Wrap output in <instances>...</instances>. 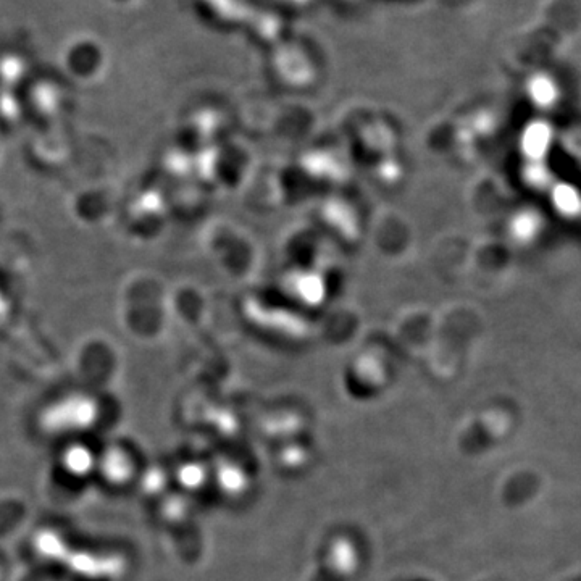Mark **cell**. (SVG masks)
Segmentation results:
<instances>
[{
    "label": "cell",
    "mask_w": 581,
    "mask_h": 581,
    "mask_svg": "<svg viewBox=\"0 0 581 581\" xmlns=\"http://www.w3.org/2000/svg\"><path fill=\"white\" fill-rule=\"evenodd\" d=\"M551 126L548 123L535 122L527 126L522 134V151L530 162H541L552 146Z\"/></svg>",
    "instance_id": "6da1fadb"
},
{
    "label": "cell",
    "mask_w": 581,
    "mask_h": 581,
    "mask_svg": "<svg viewBox=\"0 0 581 581\" xmlns=\"http://www.w3.org/2000/svg\"><path fill=\"white\" fill-rule=\"evenodd\" d=\"M349 543L351 541L344 540V538H333L328 544L325 562H327L328 570L335 577H347L354 572L356 552Z\"/></svg>",
    "instance_id": "7a4b0ae2"
},
{
    "label": "cell",
    "mask_w": 581,
    "mask_h": 581,
    "mask_svg": "<svg viewBox=\"0 0 581 581\" xmlns=\"http://www.w3.org/2000/svg\"><path fill=\"white\" fill-rule=\"evenodd\" d=\"M102 470H104L107 480L113 485H125L128 481L133 480L136 467H134L131 454L123 449H112L105 454Z\"/></svg>",
    "instance_id": "3957f363"
},
{
    "label": "cell",
    "mask_w": 581,
    "mask_h": 581,
    "mask_svg": "<svg viewBox=\"0 0 581 581\" xmlns=\"http://www.w3.org/2000/svg\"><path fill=\"white\" fill-rule=\"evenodd\" d=\"M214 478L217 481L218 488L223 493L228 494V496L244 494V491L247 490V481H249L246 470L243 467H239L235 462L233 464L225 462V464L220 465L215 470Z\"/></svg>",
    "instance_id": "277c9868"
},
{
    "label": "cell",
    "mask_w": 581,
    "mask_h": 581,
    "mask_svg": "<svg viewBox=\"0 0 581 581\" xmlns=\"http://www.w3.org/2000/svg\"><path fill=\"white\" fill-rule=\"evenodd\" d=\"M552 204L564 217L572 218L581 214V194L572 184H556L552 189Z\"/></svg>",
    "instance_id": "5b68a950"
},
{
    "label": "cell",
    "mask_w": 581,
    "mask_h": 581,
    "mask_svg": "<svg viewBox=\"0 0 581 581\" xmlns=\"http://www.w3.org/2000/svg\"><path fill=\"white\" fill-rule=\"evenodd\" d=\"M541 226H543V222H541L540 215L533 210H523L520 214L515 215L512 225H510V231L517 241L528 243L540 235Z\"/></svg>",
    "instance_id": "8992f818"
},
{
    "label": "cell",
    "mask_w": 581,
    "mask_h": 581,
    "mask_svg": "<svg viewBox=\"0 0 581 581\" xmlns=\"http://www.w3.org/2000/svg\"><path fill=\"white\" fill-rule=\"evenodd\" d=\"M209 480V472L204 465L197 462H186L176 472V481L184 491H197Z\"/></svg>",
    "instance_id": "52a82bcc"
},
{
    "label": "cell",
    "mask_w": 581,
    "mask_h": 581,
    "mask_svg": "<svg viewBox=\"0 0 581 581\" xmlns=\"http://www.w3.org/2000/svg\"><path fill=\"white\" fill-rule=\"evenodd\" d=\"M531 97L536 105H541V107H548L556 99V89H554V84L551 81L546 80V78H538V80L531 83Z\"/></svg>",
    "instance_id": "ba28073f"
},
{
    "label": "cell",
    "mask_w": 581,
    "mask_h": 581,
    "mask_svg": "<svg viewBox=\"0 0 581 581\" xmlns=\"http://www.w3.org/2000/svg\"><path fill=\"white\" fill-rule=\"evenodd\" d=\"M525 180L535 188H544L551 183V172H549L548 165L541 162H530L525 167Z\"/></svg>",
    "instance_id": "9c48e42d"
},
{
    "label": "cell",
    "mask_w": 581,
    "mask_h": 581,
    "mask_svg": "<svg viewBox=\"0 0 581 581\" xmlns=\"http://www.w3.org/2000/svg\"><path fill=\"white\" fill-rule=\"evenodd\" d=\"M165 473L160 469H149L144 473L141 485L144 486V491L149 494L160 493L165 485Z\"/></svg>",
    "instance_id": "30bf717a"
},
{
    "label": "cell",
    "mask_w": 581,
    "mask_h": 581,
    "mask_svg": "<svg viewBox=\"0 0 581 581\" xmlns=\"http://www.w3.org/2000/svg\"><path fill=\"white\" fill-rule=\"evenodd\" d=\"M68 460H70V467L78 473L86 472L92 464L91 456H89L88 451H83V449L73 451L68 456Z\"/></svg>",
    "instance_id": "8fae6325"
}]
</instances>
